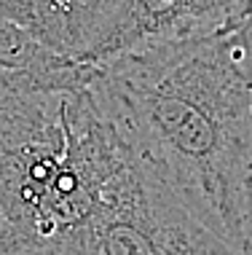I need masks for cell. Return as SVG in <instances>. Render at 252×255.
Instances as JSON below:
<instances>
[{
    "label": "cell",
    "mask_w": 252,
    "mask_h": 255,
    "mask_svg": "<svg viewBox=\"0 0 252 255\" xmlns=\"http://www.w3.org/2000/svg\"><path fill=\"white\" fill-rule=\"evenodd\" d=\"M94 65L73 62L54 73L0 70V161L32 140L57 116L65 92L86 86Z\"/></svg>",
    "instance_id": "5"
},
{
    "label": "cell",
    "mask_w": 252,
    "mask_h": 255,
    "mask_svg": "<svg viewBox=\"0 0 252 255\" xmlns=\"http://www.w3.org/2000/svg\"><path fill=\"white\" fill-rule=\"evenodd\" d=\"M239 250H242V255H252V175L247 177V188H244V210H242Z\"/></svg>",
    "instance_id": "8"
},
{
    "label": "cell",
    "mask_w": 252,
    "mask_h": 255,
    "mask_svg": "<svg viewBox=\"0 0 252 255\" xmlns=\"http://www.w3.org/2000/svg\"><path fill=\"white\" fill-rule=\"evenodd\" d=\"M252 0H115L76 62L102 65L161 43L236 32Z\"/></svg>",
    "instance_id": "4"
},
{
    "label": "cell",
    "mask_w": 252,
    "mask_h": 255,
    "mask_svg": "<svg viewBox=\"0 0 252 255\" xmlns=\"http://www.w3.org/2000/svg\"><path fill=\"white\" fill-rule=\"evenodd\" d=\"M73 62L76 59L51 51L30 30H24L22 24L0 13V70L54 73L73 65Z\"/></svg>",
    "instance_id": "7"
},
{
    "label": "cell",
    "mask_w": 252,
    "mask_h": 255,
    "mask_svg": "<svg viewBox=\"0 0 252 255\" xmlns=\"http://www.w3.org/2000/svg\"><path fill=\"white\" fill-rule=\"evenodd\" d=\"M78 255H242L132 145Z\"/></svg>",
    "instance_id": "3"
},
{
    "label": "cell",
    "mask_w": 252,
    "mask_h": 255,
    "mask_svg": "<svg viewBox=\"0 0 252 255\" xmlns=\"http://www.w3.org/2000/svg\"><path fill=\"white\" fill-rule=\"evenodd\" d=\"M115 0H0V13L30 30L43 46L76 59Z\"/></svg>",
    "instance_id": "6"
},
{
    "label": "cell",
    "mask_w": 252,
    "mask_h": 255,
    "mask_svg": "<svg viewBox=\"0 0 252 255\" xmlns=\"http://www.w3.org/2000/svg\"><path fill=\"white\" fill-rule=\"evenodd\" d=\"M0 255H19L16 245H13V237H11V231H8L3 218H0Z\"/></svg>",
    "instance_id": "10"
},
{
    "label": "cell",
    "mask_w": 252,
    "mask_h": 255,
    "mask_svg": "<svg viewBox=\"0 0 252 255\" xmlns=\"http://www.w3.org/2000/svg\"><path fill=\"white\" fill-rule=\"evenodd\" d=\"M132 142L91 86L62 94L57 116L0 161V218L19 255H78Z\"/></svg>",
    "instance_id": "2"
},
{
    "label": "cell",
    "mask_w": 252,
    "mask_h": 255,
    "mask_svg": "<svg viewBox=\"0 0 252 255\" xmlns=\"http://www.w3.org/2000/svg\"><path fill=\"white\" fill-rule=\"evenodd\" d=\"M239 35H242V43H244V57H247L250 78H252V13L247 16V22L239 27Z\"/></svg>",
    "instance_id": "9"
},
{
    "label": "cell",
    "mask_w": 252,
    "mask_h": 255,
    "mask_svg": "<svg viewBox=\"0 0 252 255\" xmlns=\"http://www.w3.org/2000/svg\"><path fill=\"white\" fill-rule=\"evenodd\" d=\"M88 86L134 150L239 247L252 175V78L239 30L107 59Z\"/></svg>",
    "instance_id": "1"
}]
</instances>
